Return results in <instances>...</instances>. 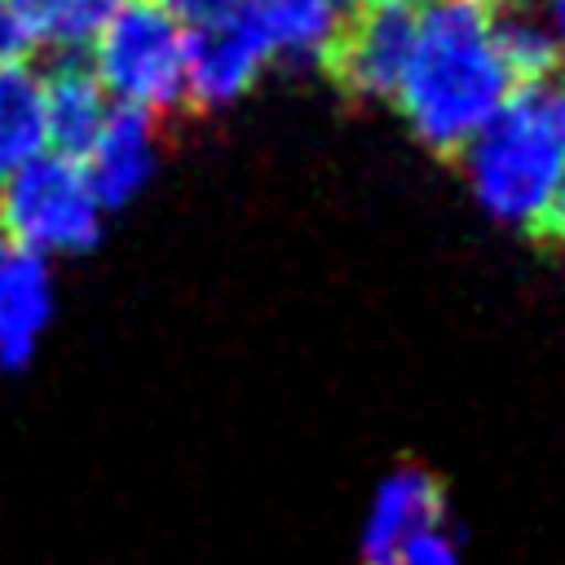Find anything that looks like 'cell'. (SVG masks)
Here are the masks:
<instances>
[{
	"label": "cell",
	"mask_w": 565,
	"mask_h": 565,
	"mask_svg": "<svg viewBox=\"0 0 565 565\" xmlns=\"http://www.w3.org/2000/svg\"><path fill=\"white\" fill-rule=\"evenodd\" d=\"M397 565H459V552L441 530H419L402 543Z\"/></svg>",
	"instance_id": "cell-15"
},
{
	"label": "cell",
	"mask_w": 565,
	"mask_h": 565,
	"mask_svg": "<svg viewBox=\"0 0 565 565\" xmlns=\"http://www.w3.org/2000/svg\"><path fill=\"white\" fill-rule=\"evenodd\" d=\"M49 318V269L40 252L0 234V366H22Z\"/></svg>",
	"instance_id": "cell-10"
},
{
	"label": "cell",
	"mask_w": 565,
	"mask_h": 565,
	"mask_svg": "<svg viewBox=\"0 0 565 565\" xmlns=\"http://www.w3.org/2000/svg\"><path fill=\"white\" fill-rule=\"evenodd\" d=\"M459 163L468 168L481 207L521 225L530 238L565 181V150L547 132L530 88H512L503 110L472 137Z\"/></svg>",
	"instance_id": "cell-2"
},
{
	"label": "cell",
	"mask_w": 565,
	"mask_h": 565,
	"mask_svg": "<svg viewBox=\"0 0 565 565\" xmlns=\"http://www.w3.org/2000/svg\"><path fill=\"white\" fill-rule=\"evenodd\" d=\"M9 57H22V44H18V35H13L4 9H0V62H9Z\"/></svg>",
	"instance_id": "cell-16"
},
{
	"label": "cell",
	"mask_w": 565,
	"mask_h": 565,
	"mask_svg": "<svg viewBox=\"0 0 565 565\" xmlns=\"http://www.w3.org/2000/svg\"><path fill=\"white\" fill-rule=\"evenodd\" d=\"M415 13L397 4H349L318 57L322 75L349 102L393 97L415 44Z\"/></svg>",
	"instance_id": "cell-5"
},
{
	"label": "cell",
	"mask_w": 565,
	"mask_h": 565,
	"mask_svg": "<svg viewBox=\"0 0 565 565\" xmlns=\"http://www.w3.org/2000/svg\"><path fill=\"white\" fill-rule=\"evenodd\" d=\"M181 35H185V97H190V115H203V110L225 106L238 93H247L252 79L274 57V49H269L252 4L243 13L216 22V26H199V31H181Z\"/></svg>",
	"instance_id": "cell-6"
},
{
	"label": "cell",
	"mask_w": 565,
	"mask_h": 565,
	"mask_svg": "<svg viewBox=\"0 0 565 565\" xmlns=\"http://www.w3.org/2000/svg\"><path fill=\"white\" fill-rule=\"evenodd\" d=\"M0 9L22 53L31 44L53 53H79V44L106 26L119 0H0Z\"/></svg>",
	"instance_id": "cell-11"
},
{
	"label": "cell",
	"mask_w": 565,
	"mask_h": 565,
	"mask_svg": "<svg viewBox=\"0 0 565 565\" xmlns=\"http://www.w3.org/2000/svg\"><path fill=\"white\" fill-rule=\"evenodd\" d=\"M159 4L177 18L181 31H199V26H216L234 13H243L252 0H159Z\"/></svg>",
	"instance_id": "cell-14"
},
{
	"label": "cell",
	"mask_w": 565,
	"mask_h": 565,
	"mask_svg": "<svg viewBox=\"0 0 565 565\" xmlns=\"http://www.w3.org/2000/svg\"><path fill=\"white\" fill-rule=\"evenodd\" d=\"M552 18H556V44L565 53V0H552Z\"/></svg>",
	"instance_id": "cell-17"
},
{
	"label": "cell",
	"mask_w": 565,
	"mask_h": 565,
	"mask_svg": "<svg viewBox=\"0 0 565 565\" xmlns=\"http://www.w3.org/2000/svg\"><path fill=\"white\" fill-rule=\"evenodd\" d=\"M93 75L102 93L146 110L163 132L190 115L185 97V35L159 0H119L93 44Z\"/></svg>",
	"instance_id": "cell-3"
},
{
	"label": "cell",
	"mask_w": 565,
	"mask_h": 565,
	"mask_svg": "<svg viewBox=\"0 0 565 565\" xmlns=\"http://www.w3.org/2000/svg\"><path fill=\"white\" fill-rule=\"evenodd\" d=\"M97 199L84 177L79 159L66 154H35L18 172L4 177L0 185V234L13 243L40 252H84L97 243L102 221H97Z\"/></svg>",
	"instance_id": "cell-4"
},
{
	"label": "cell",
	"mask_w": 565,
	"mask_h": 565,
	"mask_svg": "<svg viewBox=\"0 0 565 565\" xmlns=\"http://www.w3.org/2000/svg\"><path fill=\"white\" fill-rule=\"evenodd\" d=\"M168 132L137 106H115L106 110L102 119V132L88 150V185H93V199L97 207H119L150 172V159H154V146L163 141Z\"/></svg>",
	"instance_id": "cell-8"
},
{
	"label": "cell",
	"mask_w": 565,
	"mask_h": 565,
	"mask_svg": "<svg viewBox=\"0 0 565 565\" xmlns=\"http://www.w3.org/2000/svg\"><path fill=\"white\" fill-rule=\"evenodd\" d=\"M508 97L512 79L490 44V9L428 0L415 13V44L393 93L415 137L437 159L459 163Z\"/></svg>",
	"instance_id": "cell-1"
},
{
	"label": "cell",
	"mask_w": 565,
	"mask_h": 565,
	"mask_svg": "<svg viewBox=\"0 0 565 565\" xmlns=\"http://www.w3.org/2000/svg\"><path fill=\"white\" fill-rule=\"evenodd\" d=\"M490 44L512 79V88H530L543 84L552 75H561V44L556 35L534 22L530 13H499L490 18Z\"/></svg>",
	"instance_id": "cell-13"
},
{
	"label": "cell",
	"mask_w": 565,
	"mask_h": 565,
	"mask_svg": "<svg viewBox=\"0 0 565 565\" xmlns=\"http://www.w3.org/2000/svg\"><path fill=\"white\" fill-rule=\"evenodd\" d=\"M44 84V141L53 154L84 159L106 119V93L84 62V53H53V66L40 75Z\"/></svg>",
	"instance_id": "cell-9"
},
{
	"label": "cell",
	"mask_w": 565,
	"mask_h": 565,
	"mask_svg": "<svg viewBox=\"0 0 565 565\" xmlns=\"http://www.w3.org/2000/svg\"><path fill=\"white\" fill-rule=\"evenodd\" d=\"M446 516V490L428 468H397L380 494L375 508L366 516V534H362V561L366 565H397V552L411 534L419 530H437V521Z\"/></svg>",
	"instance_id": "cell-7"
},
{
	"label": "cell",
	"mask_w": 565,
	"mask_h": 565,
	"mask_svg": "<svg viewBox=\"0 0 565 565\" xmlns=\"http://www.w3.org/2000/svg\"><path fill=\"white\" fill-rule=\"evenodd\" d=\"M44 154V84L22 57L0 62V181Z\"/></svg>",
	"instance_id": "cell-12"
},
{
	"label": "cell",
	"mask_w": 565,
	"mask_h": 565,
	"mask_svg": "<svg viewBox=\"0 0 565 565\" xmlns=\"http://www.w3.org/2000/svg\"><path fill=\"white\" fill-rule=\"evenodd\" d=\"M468 4H477V9H490V4H508V9H516V4H525V0H468Z\"/></svg>",
	"instance_id": "cell-18"
}]
</instances>
